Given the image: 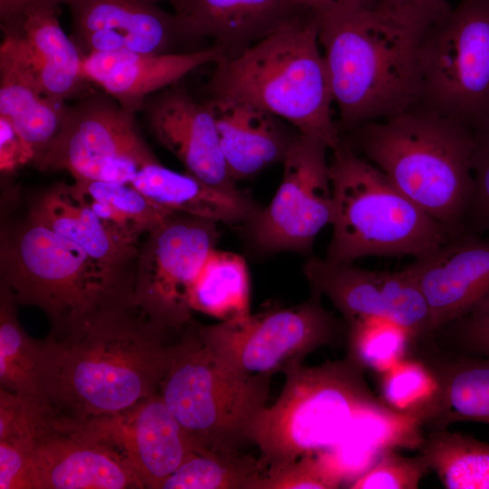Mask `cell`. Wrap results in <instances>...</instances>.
Instances as JSON below:
<instances>
[{"mask_svg":"<svg viewBox=\"0 0 489 489\" xmlns=\"http://www.w3.org/2000/svg\"><path fill=\"white\" fill-rule=\"evenodd\" d=\"M185 329L132 298L44 340V391L57 417L84 422L122 413L157 393Z\"/></svg>","mask_w":489,"mask_h":489,"instance_id":"6da1fadb","label":"cell"},{"mask_svg":"<svg viewBox=\"0 0 489 489\" xmlns=\"http://www.w3.org/2000/svg\"><path fill=\"white\" fill-rule=\"evenodd\" d=\"M319 16V43L341 135L418 104L419 50L429 27L379 0Z\"/></svg>","mask_w":489,"mask_h":489,"instance_id":"7a4b0ae2","label":"cell"},{"mask_svg":"<svg viewBox=\"0 0 489 489\" xmlns=\"http://www.w3.org/2000/svg\"><path fill=\"white\" fill-rule=\"evenodd\" d=\"M342 137L404 196L447 227L464 233L473 188V129L421 105L366 122Z\"/></svg>","mask_w":489,"mask_h":489,"instance_id":"3957f363","label":"cell"},{"mask_svg":"<svg viewBox=\"0 0 489 489\" xmlns=\"http://www.w3.org/2000/svg\"><path fill=\"white\" fill-rule=\"evenodd\" d=\"M319 14L307 10L242 54L216 63L204 86L207 98L252 104L301 134L337 148L342 135L331 115L329 73L319 43Z\"/></svg>","mask_w":489,"mask_h":489,"instance_id":"277c9868","label":"cell"},{"mask_svg":"<svg viewBox=\"0 0 489 489\" xmlns=\"http://www.w3.org/2000/svg\"><path fill=\"white\" fill-rule=\"evenodd\" d=\"M366 369L351 355L317 366L293 365L276 402L246 431L266 469L336 446L361 417L387 406L369 388Z\"/></svg>","mask_w":489,"mask_h":489,"instance_id":"5b68a950","label":"cell"},{"mask_svg":"<svg viewBox=\"0 0 489 489\" xmlns=\"http://www.w3.org/2000/svg\"><path fill=\"white\" fill-rule=\"evenodd\" d=\"M0 286L17 305L41 309L53 337L132 298L82 247L27 215L1 228Z\"/></svg>","mask_w":489,"mask_h":489,"instance_id":"8992f818","label":"cell"},{"mask_svg":"<svg viewBox=\"0 0 489 489\" xmlns=\"http://www.w3.org/2000/svg\"><path fill=\"white\" fill-rule=\"evenodd\" d=\"M332 235L325 259L352 264L366 256L423 255L454 235L398 190L342 137L332 149Z\"/></svg>","mask_w":489,"mask_h":489,"instance_id":"52a82bcc","label":"cell"},{"mask_svg":"<svg viewBox=\"0 0 489 489\" xmlns=\"http://www.w3.org/2000/svg\"><path fill=\"white\" fill-rule=\"evenodd\" d=\"M271 375L239 374L220 364L191 321L183 331L158 394L201 449L239 450L265 407Z\"/></svg>","mask_w":489,"mask_h":489,"instance_id":"ba28073f","label":"cell"},{"mask_svg":"<svg viewBox=\"0 0 489 489\" xmlns=\"http://www.w3.org/2000/svg\"><path fill=\"white\" fill-rule=\"evenodd\" d=\"M421 105L472 129L489 118V0H459L419 50Z\"/></svg>","mask_w":489,"mask_h":489,"instance_id":"9c48e42d","label":"cell"},{"mask_svg":"<svg viewBox=\"0 0 489 489\" xmlns=\"http://www.w3.org/2000/svg\"><path fill=\"white\" fill-rule=\"evenodd\" d=\"M200 339L216 360L239 374L284 372L314 350L339 344L347 327L312 293L286 308L221 321L197 323Z\"/></svg>","mask_w":489,"mask_h":489,"instance_id":"30bf717a","label":"cell"},{"mask_svg":"<svg viewBox=\"0 0 489 489\" xmlns=\"http://www.w3.org/2000/svg\"><path fill=\"white\" fill-rule=\"evenodd\" d=\"M135 115L96 88L68 105L58 135L33 164L41 171L65 170L74 180L129 184L142 167L158 160Z\"/></svg>","mask_w":489,"mask_h":489,"instance_id":"8fae6325","label":"cell"},{"mask_svg":"<svg viewBox=\"0 0 489 489\" xmlns=\"http://www.w3.org/2000/svg\"><path fill=\"white\" fill-rule=\"evenodd\" d=\"M329 148L299 133L283 161L280 186L270 204L245 225L250 245L260 254L311 251L333 216Z\"/></svg>","mask_w":489,"mask_h":489,"instance_id":"7c38bea8","label":"cell"},{"mask_svg":"<svg viewBox=\"0 0 489 489\" xmlns=\"http://www.w3.org/2000/svg\"><path fill=\"white\" fill-rule=\"evenodd\" d=\"M214 221L171 213L141 240L132 301L165 324L193 321L188 293L219 238Z\"/></svg>","mask_w":489,"mask_h":489,"instance_id":"4fadbf2b","label":"cell"},{"mask_svg":"<svg viewBox=\"0 0 489 489\" xmlns=\"http://www.w3.org/2000/svg\"><path fill=\"white\" fill-rule=\"evenodd\" d=\"M303 273L312 293L325 296L342 315L346 325L377 317L400 325L412 340L432 332L426 299L404 269L372 271L313 257L304 264Z\"/></svg>","mask_w":489,"mask_h":489,"instance_id":"5bb4252c","label":"cell"},{"mask_svg":"<svg viewBox=\"0 0 489 489\" xmlns=\"http://www.w3.org/2000/svg\"><path fill=\"white\" fill-rule=\"evenodd\" d=\"M129 488L144 485L121 449L88 423L53 417L35 440L26 489Z\"/></svg>","mask_w":489,"mask_h":489,"instance_id":"9a60e30c","label":"cell"},{"mask_svg":"<svg viewBox=\"0 0 489 489\" xmlns=\"http://www.w3.org/2000/svg\"><path fill=\"white\" fill-rule=\"evenodd\" d=\"M62 4L71 14V37L83 58L116 50L180 53H187L183 46L197 45L181 15L149 0H62Z\"/></svg>","mask_w":489,"mask_h":489,"instance_id":"2e32d148","label":"cell"},{"mask_svg":"<svg viewBox=\"0 0 489 489\" xmlns=\"http://www.w3.org/2000/svg\"><path fill=\"white\" fill-rule=\"evenodd\" d=\"M141 111L152 137L186 172L218 189L241 191L227 169L206 101L195 100L179 81L148 97Z\"/></svg>","mask_w":489,"mask_h":489,"instance_id":"e0dca14e","label":"cell"},{"mask_svg":"<svg viewBox=\"0 0 489 489\" xmlns=\"http://www.w3.org/2000/svg\"><path fill=\"white\" fill-rule=\"evenodd\" d=\"M404 270L426 299L433 332L489 297V238L462 233L415 257Z\"/></svg>","mask_w":489,"mask_h":489,"instance_id":"ac0fdd59","label":"cell"},{"mask_svg":"<svg viewBox=\"0 0 489 489\" xmlns=\"http://www.w3.org/2000/svg\"><path fill=\"white\" fill-rule=\"evenodd\" d=\"M125 454L144 488L159 489L199 448L163 402L158 392L129 409L84 421Z\"/></svg>","mask_w":489,"mask_h":489,"instance_id":"d6986e66","label":"cell"},{"mask_svg":"<svg viewBox=\"0 0 489 489\" xmlns=\"http://www.w3.org/2000/svg\"><path fill=\"white\" fill-rule=\"evenodd\" d=\"M26 215L78 244L110 275L133 291L140 243L98 216L72 183L55 182L34 195Z\"/></svg>","mask_w":489,"mask_h":489,"instance_id":"ffe728a7","label":"cell"},{"mask_svg":"<svg viewBox=\"0 0 489 489\" xmlns=\"http://www.w3.org/2000/svg\"><path fill=\"white\" fill-rule=\"evenodd\" d=\"M59 6L27 12L21 19L1 24L8 41L29 66L41 91L57 102L77 101L93 91L86 77L84 58L58 21Z\"/></svg>","mask_w":489,"mask_h":489,"instance_id":"44dd1931","label":"cell"},{"mask_svg":"<svg viewBox=\"0 0 489 489\" xmlns=\"http://www.w3.org/2000/svg\"><path fill=\"white\" fill-rule=\"evenodd\" d=\"M223 58L221 50L213 45L168 54L116 50L90 54L84 58L83 68L94 86L136 114L150 95L181 81L199 66L215 64Z\"/></svg>","mask_w":489,"mask_h":489,"instance_id":"7402d4cb","label":"cell"},{"mask_svg":"<svg viewBox=\"0 0 489 489\" xmlns=\"http://www.w3.org/2000/svg\"><path fill=\"white\" fill-rule=\"evenodd\" d=\"M232 178L248 179L283 162L300 133L264 110L236 100L207 98Z\"/></svg>","mask_w":489,"mask_h":489,"instance_id":"603a6c76","label":"cell"},{"mask_svg":"<svg viewBox=\"0 0 489 489\" xmlns=\"http://www.w3.org/2000/svg\"><path fill=\"white\" fill-rule=\"evenodd\" d=\"M307 10L296 0H189L181 16L195 43L210 40L231 59Z\"/></svg>","mask_w":489,"mask_h":489,"instance_id":"cb8c5ba5","label":"cell"},{"mask_svg":"<svg viewBox=\"0 0 489 489\" xmlns=\"http://www.w3.org/2000/svg\"><path fill=\"white\" fill-rule=\"evenodd\" d=\"M408 354L425 363L438 383V411L427 430L463 421L489 424V357L451 350L429 336L413 341Z\"/></svg>","mask_w":489,"mask_h":489,"instance_id":"d4e9b609","label":"cell"},{"mask_svg":"<svg viewBox=\"0 0 489 489\" xmlns=\"http://www.w3.org/2000/svg\"><path fill=\"white\" fill-rule=\"evenodd\" d=\"M129 184L163 209L216 223L245 224L261 208L242 190L218 189L158 160L142 167Z\"/></svg>","mask_w":489,"mask_h":489,"instance_id":"484cf974","label":"cell"},{"mask_svg":"<svg viewBox=\"0 0 489 489\" xmlns=\"http://www.w3.org/2000/svg\"><path fill=\"white\" fill-rule=\"evenodd\" d=\"M69 103L41 91L29 66L5 39L0 45V116L7 119L34 153V163L58 135Z\"/></svg>","mask_w":489,"mask_h":489,"instance_id":"4316f807","label":"cell"},{"mask_svg":"<svg viewBox=\"0 0 489 489\" xmlns=\"http://www.w3.org/2000/svg\"><path fill=\"white\" fill-rule=\"evenodd\" d=\"M423 438L419 421L385 406L359 418L336 446L321 453L350 484L384 453L418 449Z\"/></svg>","mask_w":489,"mask_h":489,"instance_id":"83f0119b","label":"cell"},{"mask_svg":"<svg viewBox=\"0 0 489 489\" xmlns=\"http://www.w3.org/2000/svg\"><path fill=\"white\" fill-rule=\"evenodd\" d=\"M17 306L0 286V388L48 408L44 340L32 338L24 330Z\"/></svg>","mask_w":489,"mask_h":489,"instance_id":"f1b7e54d","label":"cell"},{"mask_svg":"<svg viewBox=\"0 0 489 489\" xmlns=\"http://www.w3.org/2000/svg\"><path fill=\"white\" fill-rule=\"evenodd\" d=\"M192 312L221 321L250 314V281L243 256L213 249L188 293Z\"/></svg>","mask_w":489,"mask_h":489,"instance_id":"f546056e","label":"cell"},{"mask_svg":"<svg viewBox=\"0 0 489 489\" xmlns=\"http://www.w3.org/2000/svg\"><path fill=\"white\" fill-rule=\"evenodd\" d=\"M418 453L446 489H489V444L446 428L424 432Z\"/></svg>","mask_w":489,"mask_h":489,"instance_id":"4dcf8cb0","label":"cell"},{"mask_svg":"<svg viewBox=\"0 0 489 489\" xmlns=\"http://www.w3.org/2000/svg\"><path fill=\"white\" fill-rule=\"evenodd\" d=\"M266 468L240 450L192 454L159 489H258Z\"/></svg>","mask_w":489,"mask_h":489,"instance_id":"1f68e13d","label":"cell"},{"mask_svg":"<svg viewBox=\"0 0 489 489\" xmlns=\"http://www.w3.org/2000/svg\"><path fill=\"white\" fill-rule=\"evenodd\" d=\"M74 187L101 217L137 242L173 212L163 209L130 184L74 180Z\"/></svg>","mask_w":489,"mask_h":489,"instance_id":"d6a6232c","label":"cell"},{"mask_svg":"<svg viewBox=\"0 0 489 489\" xmlns=\"http://www.w3.org/2000/svg\"><path fill=\"white\" fill-rule=\"evenodd\" d=\"M379 374L381 400L427 429L439 407L438 383L429 368L419 359L407 355Z\"/></svg>","mask_w":489,"mask_h":489,"instance_id":"836d02e7","label":"cell"},{"mask_svg":"<svg viewBox=\"0 0 489 489\" xmlns=\"http://www.w3.org/2000/svg\"><path fill=\"white\" fill-rule=\"evenodd\" d=\"M347 327L348 354L380 373L407 357L412 340L403 327L385 318H367Z\"/></svg>","mask_w":489,"mask_h":489,"instance_id":"e575fe53","label":"cell"},{"mask_svg":"<svg viewBox=\"0 0 489 489\" xmlns=\"http://www.w3.org/2000/svg\"><path fill=\"white\" fill-rule=\"evenodd\" d=\"M343 483L342 475L327 456L318 453L266 469L258 489H335Z\"/></svg>","mask_w":489,"mask_h":489,"instance_id":"d590c367","label":"cell"},{"mask_svg":"<svg viewBox=\"0 0 489 489\" xmlns=\"http://www.w3.org/2000/svg\"><path fill=\"white\" fill-rule=\"evenodd\" d=\"M473 188L464 216V233H489V118L473 128Z\"/></svg>","mask_w":489,"mask_h":489,"instance_id":"8d00e7d4","label":"cell"},{"mask_svg":"<svg viewBox=\"0 0 489 489\" xmlns=\"http://www.w3.org/2000/svg\"><path fill=\"white\" fill-rule=\"evenodd\" d=\"M53 419L49 408L0 388V440L35 441Z\"/></svg>","mask_w":489,"mask_h":489,"instance_id":"74e56055","label":"cell"},{"mask_svg":"<svg viewBox=\"0 0 489 489\" xmlns=\"http://www.w3.org/2000/svg\"><path fill=\"white\" fill-rule=\"evenodd\" d=\"M425 457L404 456L390 450L384 453L365 473L348 484L350 489H416L429 471Z\"/></svg>","mask_w":489,"mask_h":489,"instance_id":"f35d334b","label":"cell"},{"mask_svg":"<svg viewBox=\"0 0 489 489\" xmlns=\"http://www.w3.org/2000/svg\"><path fill=\"white\" fill-rule=\"evenodd\" d=\"M429 336L439 346L451 350L489 357V297Z\"/></svg>","mask_w":489,"mask_h":489,"instance_id":"ab89813d","label":"cell"},{"mask_svg":"<svg viewBox=\"0 0 489 489\" xmlns=\"http://www.w3.org/2000/svg\"><path fill=\"white\" fill-rule=\"evenodd\" d=\"M34 442L0 440V489H26Z\"/></svg>","mask_w":489,"mask_h":489,"instance_id":"60d3db41","label":"cell"},{"mask_svg":"<svg viewBox=\"0 0 489 489\" xmlns=\"http://www.w3.org/2000/svg\"><path fill=\"white\" fill-rule=\"evenodd\" d=\"M34 153L14 129L11 122L0 116V170L11 174L20 167L33 162Z\"/></svg>","mask_w":489,"mask_h":489,"instance_id":"b9f144b4","label":"cell"},{"mask_svg":"<svg viewBox=\"0 0 489 489\" xmlns=\"http://www.w3.org/2000/svg\"><path fill=\"white\" fill-rule=\"evenodd\" d=\"M388 9L412 21L431 27L449 13L447 0H379Z\"/></svg>","mask_w":489,"mask_h":489,"instance_id":"7bdbcfd3","label":"cell"},{"mask_svg":"<svg viewBox=\"0 0 489 489\" xmlns=\"http://www.w3.org/2000/svg\"><path fill=\"white\" fill-rule=\"evenodd\" d=\"M62 0H0L1 24L21 19L27 12L37 7L59 6Z\"/></svg>","mask_w":489,"mask_h":489,"instance_id":"ee69618b","label":"cell"},{"mask_svg":"<svg viewBox=\"0 0 489 489\" xmlns=\"http://www.w3.org/2000/svg\"><path fill=\"white\" fill-rule=\"evenodd\" d=\"M302 6L317 14H324L336 8L356 5H372L378 0H296Z\"/></svg>","mask_w":489,"mask_h":489,"instance_id":"f6af8a7d","label":"cell"},{"mask_svg":"<svg viewBox=\"0 0 489 489\" xmlns=\"http://www.w3.org/2000/svg\"><path fill=\"white\" fill-rule=\"evenodd\" d=\"M149 1L154 2V3H158L162 1L167 2L173 6L175 13L179 15H184L186 14V11L189 4V0H149Z\"/></svg>","mask_w":489,"mask_h":489,"instance_id":"bcb514c9","label":"cell"}]
</instances>
